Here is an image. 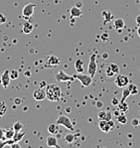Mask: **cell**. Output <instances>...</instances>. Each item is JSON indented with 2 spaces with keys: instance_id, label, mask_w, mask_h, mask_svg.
Here are the masks:
<instances>
[{
  "instance_id": "1",
  "label": "cell",
  "mask_w": 140,
  "mask_h": 148,
  "mask_svg": "<svg viewBox=\"0 0 140 148\" xmlns=\"http://www.w3.org/2000/svg\"><path fill=\"white\" fill-rule=\"evenodd\" d=\"M46 97L50 101H59L62 97V90L56 84H50L46 88Z\"/></svg>"
},
{
  "instance_id": "2",
  "label": "cell",
  "mask_w": 140,
  "mask_h": 148,
  "mask_svg": "<svg viewBox=\"0 0 140 148\" xmlns=\"http://www.w3.org/2000/svg\"><path fill=\"white\" fill-rule=\"evenodd\" d=\"M56 123L59 124V125H63V126H65L66 128L70 129L71 131H74V125L72 123V120L70 119V117H68L67 115H60L57 120H56Z\"/></svg>"
},
{
  "instance_id": "3",
  "label": "cell",
  "mask_w": 140,
  "mask_h": 148,
  "mask_svg": "<svg viewBox=\"0 0 140 148\" xmlns=\"http://www.w3.org/2000/svg\"><path fill=\"white\" fill-rule=\"evenodd\" d=\"M96 54H92L89 58V66H87V74L89 75L91 77L94 78L96 74V70H98V65H96Z\"/></svg>"
},
{
  "instance_id": "4",
  "label": "cell",
  "mask_w": 140,
  "mask_h": 148,
  "mask_svg": "<svg viewBox=\"0 0 140 148\" xmlns=\"http://www.w3.org/2000/svg\"><path fill=\"white\" fill-rule=\"evenodd\" d=\"M74 79H78L79 81L82 83L83 86H89L92 85V77L89 76V74H82V73H78L76 75H74Z\"/></svg>"
},
{
  "instance_id": "5",
  "label": "cell",
  "mask_w": 140,
  "mask_h": 148,
  "mask_svg": "<svg viewBox=\"0 0 140 148\" xmlns=\"http://www.w3.org/2000/svg\"><path fill=\"white\" fill-rule=\"evenodd\" d=\"M56 79L58 82H72L74 79V76H71V75H68L67 73H65V71L60 70L59 72L56 74L55 76Z\"/></svg>"
},
{
  "instance_id": "6",
  "label": "cell",
  "mask_w": 140,
  "mask_h": 148,
  "mask_svg": "<svg viewBox=\"0 0 140 148\" xmlns=\"http://www.w3.org/2000/svg\"><path fill=\"white\" fill-rule=\"evenodd\" d=\"M115 84L119 88H125L129 84V78L127 76H125V75L118 74L115 79Z\"/></svg>"
},
{
  "instance_id": "7",
  "label": "cell",
  "mask_w": 140,
  "mask_h": 148,
  "mask_svg": "<svg viewBox=\"0 0 140 148\" xmlns=\"http://www.w3.org/2000/svg\"><path fill=\"white\" fill-rule=\"evenodd\" d=\"M61 60L58 58L57 56H54V55H51L50 57H48L46 61V64H45V67L46 68H54L57 67V66L60 65Z\"/></svg>"
},
{
  "instance_id": "8",
  "label": "cell",
  "mask_w": 140,
  "mask_h": 148,
  "mask_svg": "<svg viewBox=\"0 0 140 148\" xmlns=\"http://www.w3.org/2000/svg\"><path fill=\"white\" fill-rule=\"evenodd\" d=\"M34 9H35V4H33V3L26 4V5L24 6L23 10H22V15H23V17L26 18V19L30 18L34 13Z\"/></svg>"
},
{
  "instance_id": "9",
  "label": "cell",
  "mask_w": 140,
  "mask_h": 148,
  "mask_svg": "<svg viewBox=\"0 0 140 148\" xmlns=\"http://www.w3.org/2000/svg\"><path fill=\"white\" fill-rule=\"evenodd\" d=\"M10 71H4V73L1 75V78H0V82H1V85L3 86V88H8L9 84H10Z\"/></svg>"
},
{
  "instance_id": "10",
  "label": "cell",
  "mask_w": 140,
  "mask_h": 148,
  "mask_svg": "<svg viewBox=\"0 0 140 148\" xmlns=\"http://www.w3.org/2000/svg\"><path fill=\"white\" fill-rule=\"evenodd\" d=\"M33 97L36 99V101H43V99H46V90H44L42 88H37L36 90H34V92H33Z\"/></svg>"
},
{
  "instance_id": "11",
  "label": "cell",
  "mask_w": 140,
  "mask_h": 148,
  "mask_svg": "<svg viewBox=\"0 0 140 148\" xmlns=\"http://www.w3.org/2000/svg\"><path fill=\"white\" fill-rule=\"evenodd\" d=\"M98 126L100 128V130H102L103 132L107 133L110 131V129H112V127L110 126L109 122L107 120H99V123H98Z\"/></svg>"
},
{
  "instance_id": "12",
  "label": "cell",
  "mask_w": 140,
  "mask_h": 148,
  "mask_svg": "<svg viewBox=\"0 0 140 148\" xmlns=\"http://www.w3.org/2000/svg\"><path fill=\"white\" fill-rule=\"evenodd\" d=\"M47 145L49 147H59L57 138L55 136H48L47 137Z\"/></svg>"
},
{
  "instance_id": "13",
  "label": "cell",
  "mask_w": 140,
  "mask_h": 148,
  "mask_svg": "<svg viewBox=\"0 0 140 148\" xmlns=\"http://www.w3.org/2000/svg\"><path fill=\"white\" fill-rule=\"evenodd\" d=\"M14 134H15V130L12 128H7V129H4V138L5 140L8 139H13L14 137Z\"/></svg>"
},
{
  "instance_id": "14",
  "label": "cell",
  "mask_w": 140,
  "mask_h": 148,
  "mask_svg": "<svg viewBox=\"0 0 140 148\" xmlns=\"http://www.w3.org/2000/svg\"><path fill=\"white\" fill-rule=\"evenodd\" d=\"M111 113L110 112H107V111H103V110H101V111H99V113H98V118H99V120H110L111 119Z\"/></svg>"
},
{
  "instance_id": "15",
  "label": "cell",
  "mask_w": 140,
  "mask_h": 148,
  "mask_svg": "<svg viewBox=\"0 0 140 148\" xmlns=\"http://www.w3.org/2000/svg\"><path fill=\"white\" fill-rule=\"evenodd\" d=\"M33 29H34V26L32 23H30V22H25L22 31H23V33L25 34H30V33H32Z\"/></svg>"
},
{
  "instance_id": "16",
  "label": "cell",
  "mask_w": 140,
  "mask_h": 148,
  "mask_svg": "<svg viewBox=\"0 0 140 148\" xmlns=\"http://www.w3.org/2000/svg\"><path fill=\"white\" fill-rule=\"evenodd\" d=\"M83 14L82 10L78 6H74L71 8V16L72 17H81Z\"/></svg>"
},
{
  "instance_id": "17",
  "label": "cell",
  "mask_w": 140,
  "mask_h": 148,
  "mask_svg": "<svg viewBox=\"0 0 140 148\" xmlns=\"http://www.w3.org/2000/svg\"><path fill=\"white\" fill-rule=\"evenodd\" d=\"M74 69L78 73H83V61L79 59V60L76 61L74 63Z\"/></svg>"
},
{
  "instance_id": "18",
  "label": "cell",
  "mask_w": 140,
  "mask_h": 148,
  "mask_svg": "<svg viewBox=\"0 0 140 148\" xmlns=\"http://www.w3.org/2000/svg\"><path fill=\"white\" fill-rule=\"evenodd\" d=\"M48 131L51 134H57L59 132V124L57 123H52L49 125Z\"/></svg>"
},
{
  "instance_id": "19",
  "label": "cell",
  "mask_w": 140,
  "mask_h": 148,
  "mask_svg": "<svg viewBox=\"0 0 140 148\" xmlns=\"http://www.w3.org/2000/svg\"><path fill=\"white\" fill-rule=\"evenodd\" d=\"M114 27H115L116 29H122L124 27V25H125V23H124V20L122 19V18H117V19L114 20Z\"/></svg>"
},
{
  "instance_id": "20",
  "label": "cell",
  "mask_w": 140,
  "mask_h": 148,
  "mask_svg": "<svg viewBox=\"0 0 140 148\" xmlns=\"http://www.w3.org/2000/svg\"><path fill=\"white\" fill-rule=\"evenodd\" d=\"M118 109L120 111H122V112H127L128 110H129V108H128V104L126 103V101H119L118 103Z\"/></svg>"
},
{
  "instance_id": "21",
  "label": "cell",
  "mask_w": 140,
  "mask_h": 148,
  "mask_svg": "<svg viewBox=\"0 0 140 148\" xmlns=\"http://www.w3.org/2000/svg\"><path fill=\"white\" fill-rule=\"evenodd\" d=\"M130 95H131V92H130L128 86H125V88H124V90H123V92H122V97H121L120 101H125L126 99H127Z\"/></svg>"
},
{
  "instance_id": "22",
  "label": "cell",
  "mask_w": 140,
  "mask_h": 148,
  "mask_svg": "<svg viewBox=\"0 0 140 148\" xmlns=\"http://www.w3.org/2000/svg\"><path fill=\"white\" fill-rule=\"evenodd\" d=\"M102 16L104 17V23H107V22L110 21V19H112V18H113V16H112V13L110 12V11H103V12H102Z\"/></svg>"
},
{
  "instance_id": "23",
  "label": "cell",
  "mask_w": 140,
  "mask_h": 148,
  "mask_svg": "<svg viewBox=\"0 0 140 148\" xmlns=\"http://www.w3.org/2000/svg\"><path fill=\"white\" fill-rule=\"evenodd\" d=\"M24 136H25L24 132H20V131H18V132H15L14 137H13V140H14L15 142H19V141L22 140V138H23Z\"/></svg>"
},
{
  "instance_id": "24",
  "label": "cell",
  "mask_w": 140,
  "mask_h": 148,
  "mask_svg": "<svg viewBox=\"0 0 140 148\" xmlns=\"http://www.w3.org/2000/svg\"><path fill=\"white\" fill-rule=\"evenodd\" d=\"M7 111V106L4 101H0V116H3Z\"/></svg>"
},
{
  "instance_id": "25",
  "label": "cell",
  "mask_w": 140,
  "mask_h": 148,
  "mask_svg": "<svg viewBox=\"0 0 140 148\" xmlns=\"http://www.w3.org/2000/svg\"><path fill=\"white\" fill-rule=\"evenodd\" d=\"M117 121H118L119 123H121V124H125L126 122H127V117L125 116L124 112L120 113V114L117 116Z\"/></svg>"
},
{
  "instance_id": "26",
  "label": "cell",
  "mask_w": 140,
  "mask_h": 148,
  "mask_svg": "<svg viewBox=\"0 0 140 148\" xmlns=\"http://www.w3.org/2000/svg\"><path fill=\"white\" fill-rule=\"evenodd\" d=\"M22 128H23V123L20 121H16L14 124H13V129L15 130V132H18V131H21Z\"/></svg>"
},
{
  "instance_id": "27",
  "label": "cell",
  "mask_w": 140,
  "mask_h": 148,
  "mask_svg": "<svg viewBox=\"0 0 140 148\" xmlns=\"http://www.w3.org/2000/svg\"><path fill=\"white\" fill-rule=\"evenodd\" d=\"M74 140V135L73 133H68L66 136H65V141L68 143H73Z\"/></svg>"
},
{
  "instance_id": "28",
  "label": "cell",
  "mask_w": 140,
  "mask_h": 148,
  "mask_svg": "<svg viewBox=\"0 0 140 148\" xmlns=\"http://www.w3.org/2000/svg\"><path fill=\"white\" fill-rule=\"evenodd\" d=\"M128 88H129V90H130V92H131V95H136L137 92H138V90H137V86H135V85H129L128 84Z\"/></svg>"
},
{
  "instance_id": "29",
  "label": "cell",
  "mask_w": 140,
  "mask_h": 148,
  "mask_svg": "<svg viewBox=\"0 0 140 148\" xmlns=\"http://www.w3.org/2000/svg\"><path fill=\"white\" fill-rule=\"evenodd\" d=\"M10 78L11 79H16L19 78V72L17 70H12L10 71Z\"/></svg>"
},
{
  "instance_id": "30",
  "label": "cell",
  "mask_w": 140,
  "mask_h": 148,
  "mask_svg": "<svg viewBox=\"0 0 140 148\" xmlns=\"http://www.w3.org/2000/svg\"><path fill=\"white\" fill-rule=\"evenodd\" d=\"M105 74H107V76L108 77V78H111V77H113L114 75H115V73H114L113 71L111 70V68L108 66V67L107 68V70H105Z\"/></svg>"
},
{
  "instance_id": "31",
  "label": "cell",
  "mask_w": 140,
  "mask_h": 148,
  "mask_svg": "<svg viewBox=\"0 0 140 148\" xmlns=\"http://www.w3.org/2000/svg\"><path fill=\"white\" fill-rule=\"evenodd\" d=\"M109 67L111 68V70L113 71V72L115 73V74H118V73H119V67L116 65V64L111 63V64H110V65H109Z\"/></svg>"
},
{
  "instance_id": "32",
  "label": "cell",
  "mask_w": 140,
  "mask_h": 148,
  "mask_svg": "<svg viewBox=\"0 0 140 148\" xmlns=\"http://www.w3.org/2000/svg\"><path fill=\"white\" fill-rule=\"evenodd\" d=\"M6 21H7V19H6L5 15H3L2 13H0V24H4Z\"/></svg>"
},
{
  "instance_id": "33",
  "label": "cell",
  "mask_w": 140,
  "mask_h": 148,
  "mask_svg": "<svg viewBox=\"0 0 140 148\" xmlns=\"http://www.w3.org/2000/svg\"><path fill=\"white\" fill-rule=\"evenodd\" d=\"M131 123L133 126H137V125H139V119L138 118H134V119H132Z\"/></svg>"
},
{
  "instance_id": "34",
  "label": "cell",
  "mask_w": 140,
  "mask_h": 148,
  "mask_svg": "<svg viewBox=\"0 0 140 148\" xmlns=\"http://www.w3.org/2000/svg\"><path fill=\"white\" fill-rule=\"evenodd\" d=\"M7 145V140H0V148H3Z\"/></svg>"
},
{
  "instance_id": "35",
  "label": "cell",
  "mask_w": 140,
  "mask_h": 148,
  "mask_svg": "<svg viewBox=\"0 0 140 148\" xmlns=\"http://www.w3.org/2000/svg\"><path fill=\"white\" fill-rule=\"evenodd\" d=\"M10 147H11V148H21V146H20V144H19L18 142L12 143V144L10 145Z\"/></svg>"
},
{
  "instance_id": "36",
  "label": "cell",
  "mask_w": 140,
  "mask_h": 148,
  "mask_svg": "<svg viewBox=\"0 0 140 148\" xmlns=\"http://www.w3.org/2000/svg\"><path fill=\"white\" fill-rule=\"evenodd\" d=\"M0 140H5L4 138V129L0 128Z\"/></svg>"
},
{
  "instance_id": "37",
  "label": "cell",
  "mask_w": 140,
  "mask_h": 148,
  "mask_svg": "<svg viewBox=\"0 0 140 148\" xmlns=\"http://www.w3.org/2000/svg\"><path fill=\"white\" fill-rule=\"evenodd\" d=\"M21 99H15V103H16V104H20V103H21Z\"/></svg>"
},
{
  "instance_id": "38",
  "label": "cell",
  "mask_w": 140,
  "mask_h": 148,
  "mask_svg": "<svg viewBox=\"0 0 140 148\" xmlns=\"http://www.w3.org/2000/svg\"><path fill=\"white\" fill-rule=\"evenodd\" d=\"M136 23L138 24V25H140V15H138L136 17Z\"/></svg>"
},
{
  "instance_id": "39",
  "label": "cell",
  "mask_w": 140,
  "mask_h": 148,
  "mask_svg": "<svg viewBox=\"0 0 140 148\" xmlns=\"http://www.w3.org/2000/svg\"><path fill=\"white\" fill-rule=\"evenodd\" d=\"M108 122H109L110 126H111V127H112V128H113V127H114V123H113V121H112V120H111V119H110V120H108Z\"/></svg>"
},
{
  "instance_id": "40",
  "label": "cell",
  "mask_w": 140,
  "mask_h": 148,
  "mask_svg": "<svg viewBox=\"0 0 140 148\" xmlns=\"http://www.w3.org/2000/svg\"><path fill=\"white\" fill-rule=\"evenodd\" d=\"M76 6H78V7H81V6H82V3H81V2H78V3H76Z\"/></svg>"
},
{
  "instance_id": "41",
  "label": "cell",
  "mask_w": 140,
  "mask_h": 148,
  "mask_svg": "<svg viewBox=\"0 0 140 148\" xmlns=\"http://www.w3.org/2000/svg\"><path fill=\"white\" fill-rule=\"evenodd\" d=\"M137 34H138V35H139V37H140V25H139L138 29H137Z\"/></svg>"
},
{
  "instance_id": "42",
  "label": "cell",
  "mask_w": 140,
  "mask_h": 148,
  "mask_svg": "<svg viewBox=\"0 0 140 148\" xmlns=\"http://www.w3.org/2000/svg\"><path fill=\"white\" fill-rule=\"evenodd\" d=\"M30 72H27V73H25V76H30Z\"/></svg>"
},
{
  "instance_id": "43",
  "label": "cell",
  "mask_w": 140,
  "mask_h": 148,
  "mask_svg": "<svg viewBox=\"0 0 140 148\" xmlns=\"http://www.w3.org/2000/svg\"><path fill=\"white\" fill-rule=\"evenodd\" d=\"M139 125H140V119H139Z\"/></svg>"
}]
</instances>
